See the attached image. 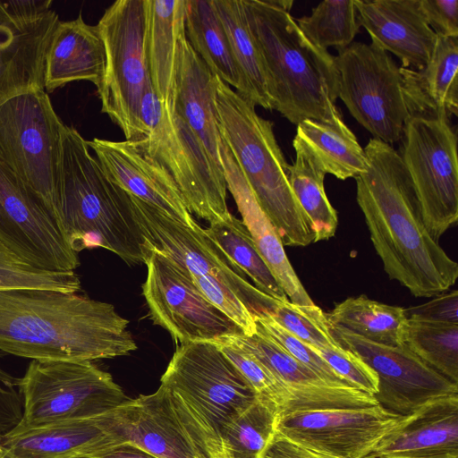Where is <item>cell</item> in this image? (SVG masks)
<instances>
[{
    "instance_id": "7402d4cb",
    "label": "cell",
    "mask_w": 458,
    "mask_h": 458,
    "mask_svg": "<svg viewBox=\"0 0 458 458\" xmlns=\"http://www.w3.org/2000/svg\"><path fill=\"white\" fill-rule=\"evenodd\" d=\"M358 21L371 42L394 54L402 67L420 70L429 61L437 39L420 0H354Z\"/></svg>"
},
{
    "instance_id": "7bdbcfd3",
    "label": "cell",
    "mask_w": 458,
    "mask_h": 458,
    "mask_svg": "<svg viewBox=\"0 0 458 458\" xmlns=\"http://www.w3.org/2000/svg\"><path fill=\"white\" fill-rule=\"evenodd\" d=\"M190 276L207 300L236 324L243 335L257 333L255 317L234 293L212 276Z\"/></svg>"
},
{
    "instance_id": "8d00e7d4",
    "label": "cell",
    "mask_w": 458,
    "mask_h": 458,
    "mask_svg": "<svg viewBox=\"0 0 458 458\" xmlns=\"http://www.w3.org/2000/svg\"><path fill=\"white\" fill-rule=\"evenodd\" d=\"M303 36L316 47L344 48L353 42L360 30L354 0H326L312 8L310 15L295 20Z\"/></svg>"
},
{
    "instance_id": "7a4b0ae2",
    "label": "cell",
    "mask_w": 458,
    "mask_h": 458,
    "mask_svg": "<svg viewBox=\"0 0 458 458\" xmlns=\"http://www.w3.org/2000/svg\"><path fill=\"white\" fill-rule=\"evenodd\" d=\"M114 307L78 293L0 290V351L36 360H90L137 349Z\"/></svg>"
},
{
    "instance_id": "30bf717a",
    "label": "cell",
    "mask_w": 458,
    "mask_h": 458,
    "mask_svg": "<svg viewBox=\"0 0 458 458\" xmlns=\"http://www.w3.org/2000/svg\"><path fill=\"white\" fill-rule=\"evenodd\" d=\"M64 123L45 89L0 104V162L45 201L58 221L61 131Z\"/></svg>"
},
{
    "instance_id": "4dcf8cb0",
    "label": "cell",
    "mask_w": 458,
    "mask_h": 458,
    "mask_svg": "<svg viewBox=\"0 0 458 458\" xmlns=\"http://www.w3.org/2000/svg\"><path fill=\"white\" fill-rule=\"evenodd\" d=\"M296 126L294 138L314 155L326 174L346 180L367 169L364 148L342 117L333 122L306 119Z\"/></svg>"
},
{
    "instance_id": "5b68a950",
    "label": "cell",
    "mask_w": 458,
    "mask_h": 458,
    "mask_svg": "<svg viewBox=\"0 0 458 458\" xmlns=\"http://www.w3.org/2000/svg\"><path fill=\"white\" fill-rule=\"evenodd\" d=\"M216 107L220 134L283 245L305 247L314 242L309 218L290 187L288 164L273 123L219 78Z\"/></svg>"
},
{
    "instance_id": "bcb514c9",
    "label": "cell",
    "mask_w": 458,
    "mask_h": 458,
    "mask_svg": "<svg viewBox=\"0 0 458 458\" xmlns=\"http://www.w3.org/2000/svg\"><path fill=\"white\" fill-rule=\"evenodd\" d=\"M420 6L437 36L458 38L457 0H420Z\"/></svg>"
},
{
    "instance_id": "52a82bcc",
    "label": "cell",
    "mask_w": 458,
    "mask_h": 458,
    "mask_svg": "<svg viewBox=\"0 0 458 458\" xmlns=\"http://www.w3.org/2000/svg\"><path fill=\"white\" fill-rule=\"evenodd\" d=\"M140 115L144 137L137 140L174 180L188 211L208 223L229 213L224 172L211 160L189 124L165 109L150 81L144 91Z\"/></svg>"
},
{
    "instance_id": "4316f807",
    "label": "cell",
    "mask_w": 458,
    "mask_h": 458,
    "mask_svg": "<svg viewBox=\"0 0 458 458\" xmlns=\"http://www.w3.org/2000/svg\"><path fill=\"white\" fill-rule=\"evenodd\" d=\"M105 49L97 25L80 14L57 23L45 61V90L55 91L70 82L86 81L98 87L105 68Z\"/></svg>"
},
{
    "instance_id": "8fae6325",
    "label": "cell",
    "mask_w": 458,
    "mask_h": 458,
    "mask_svg": "<svg viewBox=\"0 0 458 458\" xmlns=\"http://www.w3.org/2000/svg\"><path fill=\"white\" fill-rule=\"evenodd\" d=\"M401 140L399 154L421 218L430 236L438 242L458 219L456 130L447 117L411 114Z\"/></svg>"
},
{
    "instance_id": "cb8c5ba5",
    "label": "cell",
    "mask_w": 458,
    "mask_h": 458,
    "mask_svg": "<svg viewBox=\"0 0 458 458\" xmlns=\"http://www.w3.org/2000/svg\"><path fill=\"white\" fill-rule=\"evenodd\" d=\"M221 165L229 191L260 255L286 294L295 304H314L297 276L273 224L259 205L230 148L221 136Z\"/></svg>"
},
{
    "instance_id": "d6986e66",
    "label": "cell",
    "mask_w": 458,
    "mask_h": 458,
    "mask_svg": "<svg viewBox=\"0 0 458 458\" xmlns=\"http://www.w3.org/2000/svg\"><path fill=\"white\" fill-rule=\"evenodd\" d=\"M122 444L133 445L157 458H208L175 411L162 385L150 394L127 399L100 415Z\"/></svg>"
},
{
    "instance_id": "e575fe53",
    "label": "cell",
    "mask_w": 458,
    "mask_h": 458,
    "mask_svg": "<svg viewBox=\"0 0 458 458\" xmlns=\"http://www.w3.org/2000/svg\"><path fill=\"white\" fill-rule=\"evenodd\" d=\"M205 230L253 281L256 288L277 301H288L242 220L229 212L221 219L209 223Z\"/></svg>"
},
{
    "instance_id": "603a6c76",
    "label": "cell",
    "mask_w": 458,
    "mask_h": 458,
    "mask_svg": "<svg viewBox=\"0 0 458 458\" xmlns=\"http://www.w3.org/2000/svg\"><path fill=\"white\" fill-rule=\"evenodd\" d=\"M366 458H458V394L403 416Z\"/></svg>"
},
{
    "instance_id": "d590c367",
    "label": "cell",
    "mask_w": 458,
    "mask_h": 458,
    "mask_svg": "<svg viewBox=\"0 0 458 458\" xmlns=\"http://www.w3.org/2000/svg\"><path fill=\"white\" fill-rule=\"evenodd\" d=\"M279 408L258 397L226 424L221 433L225 458H262L276 432Z\"/></svg>"
},
{
    "instance_id": "60d3db41",
    "label": "cell",
    "mask_w": 458,
    "mask_h": 458,
    "mask_svg": "<svg viewBox=\"0 0 458 458\" xmlns=\"http://www.w3.org/2000/svg\"><path fill=\"white\" fill-rule=\"evenodd\" d=\"M211 343L236 367L256 396L275 403L280 413L286 409L291 399L289 392L259 360L247 351L221 337Z\"/></svg>"
},
{
    "instance_id": "5bb4252c",
    "label": "cell",
    "mask_w": 458,
    "mask_h": 458,
    "mask_svg": "<svg viewBox=\"0 0 458 458\" xmlns=\"http://www.w3.org/2000/svg\"><path fill=\"white\" fill-rule=\"evenodd\" d=\"M147 247V277L141 288L153 324L165 329L181 344L243 335L236 324L207 300L184 267Z\"/></svg>"
},
{
    "instance_id": "9c48e42d",
    "label": "cell",
    "mask_w": 458,
    "mask_h": 458,
    "mask_svg": "<svg viewBox=\"0 0 458 458\" xmlns=\"http://www.w3.org/2000/svg\"><path fill=\"white\" fill-rule=\"evenodd\" d=\"M105 49V68L97 87L101 112L137 141L145 134L140 108L150 81L144 49L146 0H117L97 24Z\"/></svg>"
},
{
    "instance_id": "1f68e13d",
    "label": "cell",
    "mask_w": 458,
    "mask_h": 458,
    "mask_svg": "<svg viewBox=\"0 0 458 458\" xmlns=\"http://www.w3.org/2000/svg\"><path fill=\"white\" fill-rule=\"evenodd\" d=\"M245 87V99L273 110L263 59L250 31L243 0H214Z\"/></svg>"
},
{
    "instance_id": "ffe728a7",
    "label": "cell",
    "mask_w": 458,
    "mask_h": 458,
    "mask_svg": "<svg viewBox=\"0 0 458 458\" xmlns=\"http://www.w3.org/2000/svg\"><path fill=\"white\" fill-rule=\"evenodd\" d=\"M253 355L287 389L290 402L280 414L378 405L374 395L353 386L330 384L302 365L263 332L221 337Z\"/></svg>"
},
{
    "instance_id": "6da1fadb",
    "label": "cell",
    "mask_w": 458,
    "mask_h": 458,
    "mask_svg": "<svg viewBox=\"0 0 458 458\" xmlns=\"http://www.w3.org/2000/svg\"><path fill=\"white\" fill-rule=\"evenodd\" d=\"M367 169L355 177L356 199L385 272L415 297L453 286L458 264L429 234L406 167L391 145L371 138Z\"/></svg>"
},
{
    "instance_id": "7dc6e473",
    "label": "cell",
    "mask_w": 458,
    "mask_h": 458,
    "mask_svg": "<svg viewBox=\"0 0 458 458\" xmlns=\"http://www.w3.org/2000/svg\"><path fill=\"white\" fill-rule=\"evenodd\" d=\"M22 400L19 378L0 366V437L14 428L21 420Z\"/></svg>"
},
{
    "instance_id": "44dd1931",
    "label": "cell",
    "mask_w": 458,
    "mask_h": 458,
    "mask_svg": "<svg viewBox=\"0 0 458 458\" xmlns=\"http://www.w3.org/2000/svg\"><path fill=\"white\" fill-rule=\"evenodd\" d=\"M88 145L112 182L167 216L193 226L195 220L174 180L137 141L94 138Z\"/></svg>"
},
{
    "instance_id": "681fc988",
    "label": "cell",
    "mask_w": 458,
    "mask_h": 458,
    "mask_svg": "<svg viewBox=\"0 0 458 458\" xmlns=\"http://www.w3.org/2000/svg\"><path fill=\"white\" fill-rule=\"evenodd\" d=\"M89 458H157L144 450L130 444H122L108 448Z\"/></svg>"
},
{
    "instance_id": "7c38bea8",
    "label": "cell",
    "mask_w": 458,
    "mask_h": 458,
    "mask_svg": "<svg viewBox=\"0 0 458 458\" xmlns=\"http://www.w3.org/2000/svg\"><path fill=\"white\" fill-rule=\"evenodd\" d=\"M337 52L338 98L374 139L399 141L410 116L400 67L372 42H352Z\"/></svg>"
},
{
    "instance_id": "83f0119b",
    "label": "cell",
    "mask_w": 458,
    "mask_h": 458,
    "mask_svg": "<svg viewBox=\"0 0 458 458\" xmlns=\"http://www.w3.org/2000/svg\"><path fill=\"white\" fill-rule=\"evenodd\" d=\"M217 77L192 49L181 42L174 111L198 136L216 166L223 171L221 134L216 107Z\"/></svg>"
},
{
    "instance_id": "ab89813d",
    "label": "cell",
    "mask_w": 458,
    "mask_h": 458,
    "mask_svg": "<svg viewBox=\"0 0 458 458\" xmlns=\"http://www.w3.org/2000/svg\"><path fill=\"white\" fill-rule=\"evenodd\" d=\"M271 316L284 328L315 349L341 346L331 334L326 313L315 304L279 301Z\"/></svg>"
},
{
    "instance_id": "277c9868",
    "label": "cell",
    "mask_w": 458,
    "mask_h": 458,
    "mask_svg": "<svg viewBox=\"0 0 458 458\" xmlns=\"http://www.w3.org/2000/svg\"><path fill=\"white\" fill-rule=\"evenodd\" d=\"M88 140L72 126L61 131L58 213L65 239L76 253L103 248L130 266L148 251L128 192L112 182Z\"/></svg>"
},
{
    "instance_id": "f35d334b",
    "label": "cell",
    "mask_w": 458,
    "mask_h": 458,
    "mask_svg": "<svg viewBox=\"0 0 458 458\" xmlns=\"http://www.w3.org/2000/svg\"><path fill=\"white\" fill-rule=\"evenodd\" d=\"M23 288L78 293L81 280L74 271H49L33 267L0 241V290Z\"/></svg>"
},
{
    "instance_id": "f6af8a7d",
    "label": "cell",
    "mask_w": 458,
    "mask_h": 458,
    "mask_svg": "<svg viewBox=\"0 0 458 458\" xmlns=\"http://www.w3.org/2000/svg\"><path fill=\"white\" fill-rule=\"evenodd\" d=\"M408 318L420 321L458 325V291L436 295L429 301L405 310Z\"/></svg>"
},
{
    "instance_id": "f1b7e54d",
    "label": "cell",
    "mask_w": 458,
    "mask_h": 458,
    "mask_svg": "<svg viewBox=\"0 0 458 458\" xmlns=\"http://www.w3.org/2000/svg\"><path fill=\"white\" fill-rule=\"evenodd\" d=\"M400 73L410 115H457L458 38L437 36L428 64L420 70L400 66Z\"/></svg>"
},
{
    "instance_id": "e0dca14e",
    "label": "cell",
    "mask_w": 458,
    "mask_h": 458,
    "mask_svg": "<svg viewBox=\"0 0 458 458\" xmlns=\"http://www.w3.org/2000/svg\"><path fill=\"white\" fill-rule=\"evenodd\" d=\"M51 0L0 1V104L45 89V61L59 22Z\"/></svg>"
},
{
    "instance_id": "74e56055",
    "label": "cell",
    "mask_w": 458,
    "mask_h": 458,
    "mask_svg": "<svg viewBox=\"0 0 458 458\" xmlns=\"http://www.w3.org/2000/svg\"><path fill=\"white\" fill-rule=\"evenodd\" d=\"M403 344L429 367L458 384V325L408 318Z\"/></svg>"
},
{
    "instance_id": "836d02e7",
    "label": "cell",
    "mask_w": 458,
    "mask_h": 458,
    "mask_svg": "<svg viewBox=\"0 0 458 458\" xmlns=\"http://www.w3.org/2000/svg\"><path fill=\"white\" fill-rule=\"evenodd\" d=\"M295 160L288 165L290 187L309 218L314 242L327 241L336 232L338 216L327 197L324 180L327 174L314 155L295 138L293 140Z\"/></svg>"
},
{
    "instance_id": "484cf974",
    "label": "cell",
    "mask_w": 458,
    "mask_h": 458,
    "mask_svg": "<svg viewBox=\"0 0 458 458\" xmlns=\"http://www.w3.org/2000/svg\"><path fill=\"white\" fill-rule=\"evenodd\" d=\"M186 0H146L144 49L152 89L174 113L181 42L185 34Z\"/></svg>"
},
{
    "instance_id": "3957f363",
    "label": "cell",
    "mask_w": 458,
    "mask_h": 458,
    "mask_svg": "<svg viewBox=\"0 0 458 458\" xmlns=\"http://www.w3.org/2000/svg\"><path fill=\"white\" fill-rule=\"evenodd\" d=\"M243 1L268 78L273 110L295 125L306 119L333 122L341 118L335 106V56L303 36L290 14L293 2Z\"/></svg>"
},
{
    "instance_id": "c3c4849f",
    "label": "cell",
    "mask_w": 458,
    "mask_h": 458,
    "mask_svg": "<svg viewBox=\"0 0 458 458\" xmlns=\"http://www.w3.org/2000/svg\"><path fill=\"white\" fill-rule=\"evenodd\" d=\"M262 458H334L297 444L276 432Z\"/></svg>"
},
{
    "instance_id": "f546056e",
    "label": "cell",
    "mask_w": 458,
    "mask_h": 458,
    "mask_svg": "<svg viewBox=\"0 0 458 458\" xmlns=\"http://www.w3.org/2000/svg\"><path fill=\"white\" fill-rule=\"evenodd\" d=\"M185 34L213 74L245 98L244 83L214 0H186Z\"/></svg>"
},
{
    "instance_id": "b9f144b4",
    "label": "cell",
    "mask_w": 458,
    "mask_h": 458,
    "mask_svg": "<svg viewBox=\"0 0 458 458\" xmlns=\"http://www.w3.org/2000/svg\"><path fill=\"white\" fill-rule=\"evenodd\" d=\"M255 319L257 329L319 377L333 385L352 386L340 377L312 346L284 328L270 314L256 316Z\"/></svg>"
},
{
    "instance_id": "9a60e30c",
    "label": "cell",
    "mask_w": 458,
    "mask_h": 458,
    "mask_svg": "<svg viewBox=\"0 0 458 458\" xmlns=\"http://www.w3.org/2000/svg\"><path fill=\"white\" fill-rule=\"evenodd\" d=\"M0 241L40 269L74 271L80 266L78 253L45 201L2 162Z\"/></svg>"
},
{
    "instance_id": "f907efd6",
    "label": "cell",
    "mask_w": 458,
    "mask_h": 458,
    "mask_svg": "<svg viewBox=\"0 0 458 458\" xmlns=\"http://www.w3.org/2000/svg\"><path fill=\"white\" fill-rule=\"evenodd\" d=\"M0 458H6L5 451H4V448L2 441H1V437H0Z\"/></svg>"
},
{
    "instance_id": "d4e9b609",
    "label": "cell",
    "mask_w": 458,
    "mask_h": 458,
    "mask_svg": "<svg viewBox=\"0 0 458 458\" xmlns=\"http://www.w3.org/2000/svg\"><path fill=\"white\" fill-rule=\"evenodd\" d=\"M1 441L6 458H89L120 445L100 415L7 433Z\"/></svg>"
},
{
    "instance_id": "ee69618b",
    "label": "cell",
    "mask_w": 458,
    "mask_h": 458,
    "mask_svg": "<svg viewBox=\"0 0 458 458\" xmlns=\"http://www.w3.org/2000/svg\"><path fill=\"white\" fill-rule=\"evenodd\" d=\"M315 350L331 369L351 386L372 395L377 394V376L357 354L342 346Z\"/></svg>"
},
{
    "instance_id": "4fadbf2b",
    "label": "cell",
    "mask_w": 458,
    "mask_h": 458,
    "mask_svg": "<svg viewBox=\"0 0 458 458\" xmlns=\"http://www.w3.org/2000/svg\"><path fill=\"white\" fill-rule=\"evenodd\" d=\"M135 220L148 246L189 274L216 278L234 293L254 317L272 314L279 301L259 291L196 221L188 226L130 195Z\"/></svg>"
},
{
    "instance_id": "ba28073f",
    "label": "cell",
    "mask_w": 458,
    "mask_h": 458,
    "mask_svg": "<svg viewBox=\"0 0 458 458\" xmlns=\"http://www.w3.org/2000/svg\"><path fill=\"white\" fill-rule=\"evenodd\" d=\"M22 416L10 432L110 411L128 397L111 374L90 360H36L19 379ZM7 434V433H6Z\"/></svg>"
},
{
    "instance_id": "d6a6232c",
    "label": "cell",
    "mask_w": 458,
    "mask_h": 458,
    "mask_svg": "<svg viewBox=\"0 0 458 458\" xmlns=\"http://www.w3.org/2000/svg\"><path fill=\"white\" fill-rule=\"evenodd\" d=\"M329 327L368 341L398 346L403 344L408 318L405 309L369 299L349 297L326 313Z\"/></svg>"
},
{
    "instance_id": "816d5d0a",
    "label": "cell",
    "mask_w": 458,
    "mask_h": 458,
    "mask_svg": "<svg viewBox=\"0 0 458 458\" xmlns=\"http://www.w3.org/2000/svg\"><path fill=\"white\" fill-rule=\"evenodd\" d=\"M80 458H87V457H80Z\"/></svg>"
},
{
    "instance_id": "ac0fdd59",
    "label": "cell",
    "mask_w": 458,
    "mask_h": 458,
    "mask_svg": "<svg viewBox=\"0 0 458 458\" xmlns=\"http://www.w3.org/2000/svg\"><path fill=\"white\" fill-rule=\"evenodd\" d=\"M403 418L380 405L279 414L276 432L334 458H366Z\"/></svg>"
},
{
    "instance_id": "2e32d148",
    "label": "cell",
    "mask_w": 458,
    "mask_h": 458,
    "mask_svg": "<svg viewBox=\"0 0 458 458\" xmlns=\"http://www.w3.org/2000/svg\"><path fill=\"white\" fill-rule=\"evenodd\" d=\"M344 348L360 357L377 374V403L394 413L408 415L439 397L458 394V384L449 380L416 356L404 344H376L339 328L331 327Z\"/></svg>"
},
{
    "instance_id": "8992f818",
    "label": "cell",
    "mask_w": 458,
    "mask_h": 458,
    "mask_svg": "<svg viewBox=\"0 0 458 458\" xmlns=\"http://www.w3.org/2000/svg\"><path fill=\"white\" fill-rule=\"evenodd\" d=\"M160 382L193 423L208 458H225L224 427L257 398L236 367L211 342L184 343L177 345Z\"/></svg>"
}]
</instances>
